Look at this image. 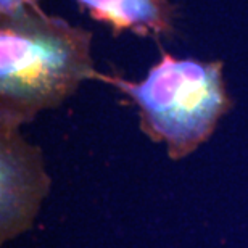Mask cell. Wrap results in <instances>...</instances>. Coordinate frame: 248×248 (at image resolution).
<instances>
[{
    "mask_svg": "<svg viewBox=\"0 0 248 248\" xmlns=\"http://www.w3.org/2000/svg\"><path fill=\"white\" fill-rule=\"evenodd\" d=\"M91 31L39 5L0 15V124L21 126L98 79Z\"/></svg>",
    "mask_w": 248,
    "mask_h": 248,
    "instance_id": "6da1fadb",
    "label": "cell"
},
{
    "mask_svg": "<svg viewBox=\"0 0 248 248\" xmlns=\"http://www.w3.org/2000/svg\"><path fill=\"white\" fill-rule=\"evenodd\" d=\"M98 79L132 98L143 134L165 143L172 160L190 155L206 142L232 107L221 62L174 58L163 52L140 82L105 74Z\"/></svg>",
    "mask_w": 248,
    "mask_h": 248,
    "instance_id": "7a4b0ae2",
    "label": "cell"
},
{
    "mask_svg": "<svg viewBox=\"0 0 248 248\" xmlns=\"http://www.w3.org/2000/svg\"><path fill=\"white\" fill-rule=\"evenodd\" d=\"M50 177L42 153L23 139L19 126L0 124V239L12 240L32 226Z\"/></svg>",
    "mask_w": 248,
    "mask_h": 248,
    "instance_id": "3957f363",
    "label": "cell"
},
{
    "mask_svg": "<svg viewBox=\"0 0 248 248\" xmlns=\"http://www.w3.org/2000/svg\"><path fill=\"white\" fill-rule=\"evenodd\" d=\"M93 19L108 24L113 32L131 31L160 37L174 31L176 8L168 0H76Z\"/></svg>",
    "mask_w": 248,
    "mask_h": 248,
    "instance_id": "277c9868",
    "label": "cell"
},
{
    "mask_svg": "<svg viewBox=\"0 0 248 248\" xmlns=\"http://www.w3.org/2000/svg\"><path fill=\"white\" fill-rule=\"evenodd\" d=\"M31 5H39L37 0H0V15H7L23 7H31Z\"/></svg>",
    "mask_w": 248,
    "mask_h": 248,
    "instance_id": "5b68a950",
    "label": "cell"
}]
</instances>
